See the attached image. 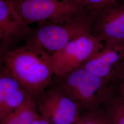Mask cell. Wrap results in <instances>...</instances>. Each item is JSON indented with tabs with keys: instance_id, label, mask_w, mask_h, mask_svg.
<instances>
[{
	"instance_id": "2",
	"label": "cell",
	"mask_w": 124,
	"mask_h": 124,
	"mask_svg": "<svg viewBox=\"0 0 124 124\" xmlns=\"http://www.w3.org/2000/svg\"><path fill=\"white\" fill-rule=\"evenodd\" d=\"M98 13H83L63 24L50 22L39 23L27 41L40 46L52 55L78 36L93 32Z\"/></svg>"
},
{
	"instance_id": "5",
	"label": "cell",
	"mask_w": 124,
	"mask_h": 124,
	"mask_svg": "<svg viewBox=\"0 0 124 124\" xmlns=\"http://www.w3.org/2000/svg\"><path fill=\"white\" fill-rule=\"evenodd\" d=\"M104 47L93 32L84 33L52 55L56 77H60L81 68L94 54Z\"/></svg>"
},
{
	"instance_id": "12",
	"label": "cell",
	"mask_w": 124,
	"mask_h": 124,
	"mask_svg": "<svg viewBox=\"0 0 124 124\" xmlns=\"http://www.w3.org/2000/svg\"><path fill=\"white\" fill-rule=\"evenodd\" d=\"M32 98L31 93L23 86L10 94L0 102V120Z\"/></svg>"
},
{
	"instance_id": "1",
	"label": "cell",
	"mask_w": 124,
	"mask_h": 124,
	"mask_svg": "<svg viewBox=\"0 0 124 124\" xmlns=\"http://www.w3.org/2000/svg\"><path fill=\"white\" fill-rule=\"evenodd\" d=\"M0 57V65L9 70L35 100L53 83L52 55L40 46L27 41Z\"/></svg>"
},
{
	"instance_id": "6",
	"label": "cell",
	"mask_w": 124,
	"mask_h": 124,
	"mask_svg": "<svg viewBox=\"0 0 124 124\" xmlns=\"http://www.w3.org/2000/svg\"><path fill=\"white\" fill-rule=\"evenodd\" d=\"M35 101L40 116L50 124H75L81 114L78 106L53 83Z\"/></svg>"
},
{
	"instance_id": "10",
	"label": "cell",
	"mask_w": 124,
	"mask_h": 124,
	"mask_svg": "<svg viewBox=\"0 0 124 124\" xmlns=\"http://www.w3.org/2000/svg\"><path fill=\"white\" fill-rule=\"evenodd\" d=\"M101 107L106 112L111 124H124V95L118 85H108L103 94Z\"/></svg>"
},
{
	"instance_id": "3",
	"label": "cell",
	"mask_w": 124,
	"mask_h": 124,
	"mask_svg": "<svg viewBox=\"0 0 124 124\" xmlns=\"http://www.w3.org/2000/svg\"><path fill=\"white\" fill-rule=\"evenodd\" d=\"M53 83L75 103L81 113L101 107L103 94L109 84L83 68L56 77Z\"/></svg>"
},
{
	"instance_id": "14",
	"label": "cell",
	"mask_w": 124,
	"mask_h": 124,
	"mask_svg": "<svg viewBox=\"0 0 124 124\" xmlns=\"http://www.w3.org/2000/svg\"><path fill=\"white\" fill-rule=\"evenodd\" d=\"M87 12L99 13L105 8L123 0H75Z\"/></svg>"
},
{
	"instance_id": "9",
	"label": "cell",
	"mask_w": 124,
	"mask_h": 124,
	"mask_svg": "<svg viewBox=\"0 0 124 124\" xmlns=\"http://www.w3.org/2000/svg\"><path fill=\"white\" fill-rule=\"evenodd\" d=\"M93 33L104 46L124 45V0L99 12Z\"/></svg>"
},
{
	"instance_id": "7",
	"label": "cell",
	"mask_w": 124,
	"mask_h": 124,
	"mask_svg": "<svg viewBox=\"0 0 124 124\" xmlns=\"http://www.w3.org/2000/svg\"><path fill=\"white\" fill-rule=\"evenodd\" d=\"M33 29L26 24L8 0H0V54L28 40Z\"/></svg>"
},
{
	"instance_id": "15",
	"label": "cell",
	"mask_w": 124,
	"mask_h": 124,
	"mask_svg": "<svg viewBox=\"0 0 124 124\" xmlns=\"http://www.w3.org/2000/svg\"><path fill=\"white\" fill-rule=\"evenodd\" d=\"M114 84H116L118 85L122 93L124 95V72H123L118 79Z\"/></svg>"
},
{
	"instance_id": "13",
	"label": "cell",
	"mask_w": 124,
	"mask_h": 124,
	"mask_svg": "<svg viewBox=\"0 0 124 124\" xmlns=\"http://www.w3.org/2000/svg\"><path fill=\"white\" fill-rule=\"evenodd\" d=\"M75 124H111V122L106 112L100 107L81 113Z\"/></svg>"
},
{
	"instance_id": "8",
	"label": "cell",
	"mask_w": 124,
	"mask_h": 124,
	"mask_svg": "<svg viewBox=\"0 0 124 124\" xmlns=\"http://www.w3.org/2000/svg\"><path fill=\"white\" fill-rule=\"evenodd\" d=\"M80 68L102 78L109 84L115 83L124 72V45L104 46Z\"/></svg>"
},
{
	"instance_id": "16",
	"label": "cell",
	"mask_w": 124,
	"mask_h": 124,
	"mask_svg": "<svg viewBox=\"0 0 124 124\" xmlns=\"http://www.w3.org/2000/svg\"><path fill=\"white\" fill-rule=\"evenodd\" d=\"M33 124H50L49 122L45 120L43 118H42L41 116H40V118H38L37 120L35 121V122Z\"/></svg>"
},
{
	"instance_id": "4",
	"label": "cell",
	"mask_w": 124,
	"mask_h": 124,
	"mask_svg": "<svg viewBox=\"0 0 124 124\" xmlns=\"http://www.w3.org/2000/svg\"><path fill=\"white\" fill-rule=\"evenodd\" d=\"M24 23L43 22L63 24L85 11L75 0H8Z\"/></svg>"
},
{
	"instance_id": "11",
	"label": "cell",
	"mask_w": 124,
	"mask_h": 124,
	"mask_svg": "<svg viewBox=\"0 0 124 124\" xmlns=\"http://www.w3.org/2000/svg\"><path fill=\"white\" fill-rule=\"evenodd\" d=\"M40 116L36 101L32 98L0 120V124H33Z\"/></svg>"
}]
</instances>
